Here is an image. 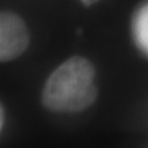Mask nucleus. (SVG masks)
Segmentation results:
<instances>
[{"instance_id":"nucleus-1","label":"nucleus","mask_w":148,"mask_h":148,"mask_svg":"<svg viewBox=\"0 0 148 148\" xmlns=\"http://www.w3.org/2000/svg\"><path fill=\"white\" fill-rule=\"evenodd\" d=\"M95 68L84 57L63 62L48 77L42 90V104L54 112H80L98 98Z\"/></svg>"},{"instance_id":"nucleus-3","label":"nucleus","mask_w":148,"mask_h":148,"mask_svg":"<svg viewBox=\"0 0 148 148\" xmlns=\"http://www.w3.org/2000/svg\"><path fill=\"white\" fill-rule=\"evenodd\" d=\"M133 30H135V37L136 41L140 45V47L148 53V11H143L138 18H136L135 25H133Z\"/></svg>"},{"instance_id":"nucleus-4","label":"nucleus","mask_w":148,"mask_h":148,"mask_svg":"<svg viewBox=\"0 0 148 148\" xmlns=\"http://www.w3.org/2000/svg\"><path fill=\"white\" fill-rule=\"evenodd\" d=\"M99 0H80V3L83 4V5L84 6H91V5H94L95 3H98Z\"/></svg>"},{"instance_id":"nucleus-5","label":"nucleus","mask_w":148,"mask_h":148,"mask_svg":"<svg viewBox=\"0 0 148 148\" xmlns=\"http://www.w3.org/2000/svg\"><path fill=\"white\" fill-rule=\"evenodd\" d=\"M3 125H4V110L1 108V105H0V131L3 128Z\"/></svg>"},{"instance_id":"nucleus-2","label":"nucleus","mask_w":148,"mask_h":148,"mask_svg":"<svg viewBox=\"0 0 148 148\" xmlns=\"http://www.w3.org/2000/svg\"><path fill=\"white\" fill-rule=\"evenodd\" d=\"M29 43L30 32L25 21L14 12H0V62L20 57Z\"/></svg>"}]
</instances>
